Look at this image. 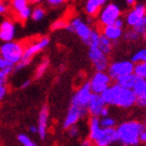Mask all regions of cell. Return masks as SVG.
<instances>
[{
  "mask_svg": "<svg viewBox=\"0 0 146 146\" xmlns=\"http://www.w3.org/2000/svg\"><path fill=\"white\" fill-rule=\"evenodd\" d=\"M92 141L89 139V138H87V139H85V140H82V146H91L92 145Z\"/></svg>",
  "mask_w": 146,
  "mask_h": 146,
  "instance_id": "40",
  "label": "cell"
},
{
  "mask_svg": "<svg viewBox=\"0 0 146 146\" xmlns=\"http://www.w3.org/2000/svg\"><path fill=\"white\" fill-rule=\"evenodd\" d=\"M100 95L108 106L121 109H129L134 107L137 101V95L133 91V89L122 87L118 82L111 85Z\"/></svg>",
  "mask_w": 146,
  "mask_h": 146,
  "instance_id": "1",
  "label": "cell"
},
{
  "mask_svg": "<svg viewBox=\"0 0 146 146\" xmlns=\"http://www.w3.org/2000/svg\"><path fill=\"white\" fill-rule=\"evenodd\" d=\"M133 28H134L135 31H137L140 36H143L146 33V16H144L143 18L141 19L140 21L138 22Z\"/></svg>",
  "mask_w": 146,
  "mask_h": 146,
  "instance_id": "29",
  "label": "cell"
},
{
  "mask_svg": "<svg viewBox=\"0 0 146 146\" xmlns=\"http://www.w3.org/2000/svg\"><path fill=\"white\" fill-rule=\"evenodd\" d=\"M89 47V58L93 64V67L96 71H106L109 67V56L107 53L101 51L97 44H90Z\"/></svg>",
  "mask_w": 146,
  "mask_h": 146,
  "instance_id": "8",
  "label": "cell"
},
{
  "mask_svg": "<svg viewBox=\"0 0 146 146\" xmlns=\"http://www.w3.org/2000/svg\"><path fill=\"white\" fill-rule=\"evenodd\" d=\"M27 0H12V6L17 17L21 21H26L31 16V9Z\"/></svg>",
  "mask_w": 146,
  "mask_h": 146,
  "instance_id": "14",
  "label": "cell"
},
{
  "mask_svg": "<svg viewBox=\"0 0 146 146\" xmlns=\"http://www.w3.org/2000/svg\"><path fill=\"white\" fill-rule=\"evenodd\" d=\"M146 61V49H140V50H138L134 55H133V58H131V62L135 63V64H137V63H141V62H144Z\"/></svg>",
  "mask_w": 146,
  "mask_h": 146,
  "instance_id": "28",
  "label": "cell"
},
{
  "mask_svg": "<svg viewBox=\"0 0 146 146\" xmlns=\"http://www.w3.org/2000/svg\"><path fill=\"white\" fill-rule=\"evenodd\" d=\"M100 34L106 36L112 42H116L120 38H122L123 31H122V28L116 26L115 24H111V25H106V26H101Z\"/></svg>",
  "mask_w": 146,
  "mask_h": 146,
  "instance_id": "18",
  "label": "cell"
},
{
  "mask_svg": "<svg viewBox=\"0 0 146 146\" xmlns=\"http://www.w3.org/2000/svg\"><path fill=\"white\" fill-rule=\"evenodd\" d=\"M134 73L137 76H139V77L146 78V61L135 64Z\"/></svg>",
  "mask_w": 146,
  "mask_h": 146,
  "instance_id": "25",
  "label": "cell"
},
{
  "mask_svg": "<svg viewBox=\"0 0 146 146\" xmlns=\"http://www.w3.org/2000/svg\"><path fill=\"white\" fill-rule=\"evenodd\" d=\"M100 125L102 127H115L116 126V120L111 116H106L101 117L100 119Z\"/></svg>",
  "mask_w": 146,
  "mask_h": 146,
  "instance_id": "30",
  "label": "cell"
},
{
  "mask_svg": "<svg viewBox=\"0 0 146 146\" xmlns=\"http://www.w3.org/2000/svg\"><path fill=\"white\" fill-rule=\"evenodd\" d=\"M46 15V12L45 9H43V7H40V6H38V7H36V9H34L33 11H31V18H33V20H35V21H40V20H42L44 17H45Z\"/></svg>",
  "mask_w": 146,
  "mask_h": 146,
  "instance_id": "27",
  "label": "cell"
},
{
  "mask_svg": "<svg viewBox=\"0 0 146 146\" xmlns=\"http://www.w3.org/2000/svg\"><path fill=\"white\" fill-rule=\"evenodd\" d=\"M14 64L7 62L1 56L0 58V80H5L6 77L14 70Z\"/></svg>",
  "mask_w": 146,
  "mask_h": 146,
  "instance_id": "20",
  "label": "cell"
},
{
  "mask_svg": "<svg viewBox=\"0 0 146 146\" xmlns=\"http://www.w3.org/2000/svg\"><path fill=\"white\" fill-rule=\"evenodd\" d=\"M140 143L146 145V128H144V131L140 135Z\"/></svg>",
  "mask_w": 146,
  "mask_h": 146,
  "instance_id": "37",
  "label": "cell"
},
{
  "mask_svg": "<svg viewBox=\"0 0 146 146\" xmlns=\"http://www.w3.org/2000/svg\"><path fill=\"white\" fill-rule=\"evenodd\" d=\"M0 49H1V46H0Z\"/></svg>",
  "mask_w": 146,
  "mask_h": 146,
  "instance_id": "48",
  "label": "cell"
},
{
  "mask_svg": "<svg viewBox=\"0 0 146 146\" xmlns=\"http://www.w3.org/2000/svg\"><path fill=\"white\" fill-rule=\"evenodd\" d=\"M29 131L33 134H38V126H31L29 127Z\"/></svg>",
  "mask_w": 146,
  "mask_h": 146,
  "instance_id": "43",
  "label": "cell"
},
{
  "mask_svg": "<svg viewBox=\"0 0 146 146\" xmlns=\"http://www.w3.org/2000/svg\"><path fill=\"white\" fill-rule=\"evenodd\" d=\"M68 25V21H66L65 19H58L55 20L51 25V31H58V29H63L66 28Z\"/></svg>",
  "mask_w": 146,
  "mask_h": 146,
  "instance_id": "31",
  "label": "cell"
},
{
  "mask_svg": "<svg viewBox=\"0 0 146 146\" xmlns=\"http://www.w3.org/2000/svg\"><path fill=\"white\" fill-rule=\"evenodd\" d=\"M135 63L131 61H119L114 62L109 65L108 67V73L111 76L112 80H117L119 77L123 75H127L131 73H134Z\"/></svg>",
  "mask_w": 146,
  "mask_h": 146,
  "instance_id": "10",
  "label": "cell"
},
{
  "mask_svg": "<svg viewBox=\"0 0 146 146\" xmlns=\"http://www.w3.org/2000/svg\"><path fill=\"white\" fill-rule=\"evenodd\" d=\"M136 104L138 107L146 109V95H142V96H137V101Z\"/></svg>",
  "mask_w": 146,
  "mask_h": 146,
  "instance_id": "35",
  "label": "cell"
},
{
  "mask_svg": "<svg viewBox=\"0 0 146 146\" xmlns=\"http://www.w3.org/2000/svg\"><path fill=\"white\" fill-rule=\"evenodd\" d=\"M7 87H6L5 80H0V100L6 95Z\"/></svg>",
  "mask_w": 146,
  "mask_h": 146,
  "instance_id": "34",
  "label": "cell"
},
{
  "mask_svg": "<svg viewBox=\"0 0 146 146\" xmlns=\"http://www.w3.org/2000/svg\"><path fill=\"white\" fill-rule=\"evenodd\" d=\"M24 45L20 42L9 41L5 42L0 49V55L7 62L16 65L21 60L23 52H24Z\"/></svg>",
  "mask_w": 146,
  "mask_h": 146,
  "instance_id": "5",
  "label": "cell"
},
{
  "mask_svg": "<svg viewBox=\"0 0 146 146\" xmlns=\"http://www.w3.org/2000/svg\"><path fill=\"white\" fill-rule=\"evenodd\" d=\"M48 119H49V109L47 106H43L40 111L39 120H38V134L41 140H44L47 135L48 128Z\"/></svg>",
  "mask_w": 146,
  "mask_h": 146,
  "instance_id": "16",
  "label": "cell"
},
{
  "mask_svg": "<svg viewBox=\"0 0 146 146\" xmlns=\"http://www.w3.org/2000/svg\"><path fill=\"white\" fill-rule=\"evenodd\" d=\"M67 129H68V134H69V137H70V138L75 139V138H78L79 137V134H80V129H79V127L76 124L71 125L70 127H68Z\"/></svg>",
  "mask_w": 146,
  "mask_h": 146,
  "instance_id": "33",
  "label": "cell"
},
{
  "mask_svg": "<svg viewBox=\"0 0 146 146\" xmlns=\"http://www.w3.org/2000/svg\"><path fill=\"white\" fill-rule=\"evenodd\" d=\"M87 114H88V110L87 109H84V108H80L78 106L70 104L67 115H66L64 122H63V127L65 129H67L68 127H70L71 125L77 124V122L82 118H84Z\"/></svg>",
  "mask_w": 146,
  "mask_h": 146,
  "instance_id": "12",
  "label": "cell"
},
{
  "mask_svg": "<svg viewBox=\"0 0 146 146\" xmlns=\"http://www.w3.org/2000/svg\"><path fill=\"white\" fill-rule=\"evenodd\" d=\"M108 106L104 102V98L101 97L100 94H92L91 99L88 104V114L90 116H94V117H99L100 118L101 111L104 110V108Z\"/></svg>",
  "mask_w": 146,
  "mask_h": 146,
  "instance_id": "15",
  "label": "cell"
},
{
  "mask_svg": "<svg viewBox=\"0 0 146 146\" xmlns=\"http://www.w3.org/2000/svg\"><path fill=\"white\" fill-rule=\"evenodd\" d=\"M123 36L125 41H127V42H136V41L139 40L140 35L138 34L137 31L131 27V29H128V31H126L125 33H123V36Z\"/></svg>",
  "mask_w": 146,
  "mask_h": 146,
  "instance_id": "26",
  "label": "cell"
},
{
  "mask_svg": "<svg viewBox=\"0 0 146 146\" xmlns=\"http://www.w3.org/2000/svg\"><path fill=\"white\" fill-rule=\"evenodd\" d=\"M48 66H49V60L48 58H44V60L39 64V66L36 67V72H35V78H36V79L41 78V77L45 74Z\"/></svg>",
  "mask_w": 146,
  "mask_h": 146,
  "instance_id": "24",
  "label": "cell"
},
{
  "mask_svg": "<svg viewBox=\"0 0 146 146\" xmlns=\"http://www.w3.org/2000/svg\"><path fill=\"white\" fill-rule=\"evenodd\" d=\"M144 16H146V5L144 3H136L125 16V23L129 27H134Z\"/></svg>",
  "mask_w": 146,
  "mask_h": 146,
  "instance_id": "13",
  "label": "cell"
},
{
  "mask_svg": "<svg viewBox=\"0 0 146 146\" xmlns=\"http://www.w3.org/2000/svg\"><path fill=\"white\" fill-rule=\"evenodd\" d=\"M113 46H114V43L110 39H108L106 36L100 34L99 40H98V47H99L101 51H104V53H107L109 55L111 53V51H112Z\"/></svg>",
  "mask_w": 146,
  "mask_h": 146,
  "instance_id": "22",
  "label": "cell"
},
{
  "mask_svg": "<svg viewBox=\"0 0 146 146\" xmlns=\"http://www.w3.org/2000/svg\"><path fill=\"white\" fill-rule=\"evenodd\" d=\"M98 22L101 26L114 24L118 18L121 17V9L118 4L114 2L106 3L104 7L98 13Z\"/></svg>",
  "mask_w": 146,
  "mask_h": 146,
  "instance_id": "7",
  "label": "cell"
},
{
  "mask_svg": "<svg viewBox=\"0 0 146 146\" xmlns=\"http://www.w3.org/2000/svg\"><path fill=\"white\" fill-rule=\"evenodd\" d=\"M29 84H31V80H26V82H23V85H22L21 87H22V88H26V87H27Z\"/></svg>",
  "mask_w": 146,
  "mask_h": 146,
  "instance_id": "45",
  "label": "cell"
},
{
  "mask_svg": "<svg viewBox=\"0 0 146 146\" xmlns=\"http://www.w3.org/2000/svg\"><path fill=\"white\" fill-rule=\"evenodd\" d=\"M89 84L94 94H101L112 85V78L106 71H96L89 80Z\"/></svg>",
  "mask_w": 146,
  "mask_h": 146,
  "instance_id": "9",
  "label": "cell"
},
{
  "mask_svg": "<svg viewBox=\"0 0 146 146\" xmlns=\"http://www.w3.org/2000/svg\"><path fill=\"white\" fill-rule=\"evenodd\" d=\"M16 35L15 24L11 20H4L0 24V40L3 42L13 41Z\"/></svg>",
  "mask_w": 146,
  "mask_h": 146,
  "instance_id": "17",
  "label": "cell"
},
{
  "mask_svg": "<svg viewBox=\"0 0 146 146\" xmlns=\"http://www.w3.org/2000/svg\"><path fill=\"white\" fill-rule=\"evenodd\" d=\"M139 76H137L135 73H131V74H127V75H123L121 77H119L116 82H118L119 85H121L122 87H125V88L128 89H133L135 82H137V79Z\"/></svg>",
  "mask_w": 146,
  "mask_h": 146,
  "instance_id": "21",
  "label": "cell"
},
{
  "mask_svg": "<svg viewBox=\"0 0 146 146\" xmlns=\"http://www.w3.org/2000/svg\"><path fill=\"white\" fill-rule=\"evenodd\" d=\"M124 23H125V21L123 20V19H122V18H118L115 21V23H114V24H115L116 26L120 27V28H123V26H124Z\"/></svg>",
  "mask_w": 146,
  "mask_h": 146,
  "instance_id": "38",
  "label": "cell"
},
{
  "mask_svg": "<svg viewBox=\"0 0 146 146\" xmlns=\"http://www.w3.org/2000/svg\"><path fill=\"white\" fill-rule=\"evenodd\" d=\"M143 38H144V39H145V40H146V33H145V34H144V35H143Z\"/></svg>",
  "mask_w": 146,
  "mask_h": 146,
  "instance_id": "47",
  "label": "cell"
},
{
  "mask_svg": "<svg viewBox=\"0 0 146 146\" xmlns=\"http://www.w3.org/2000/svg\"><path fill=\"white\" fill-rule=\"evenodd\" d=\"M66 28L70 33H75L86 45L89 44L90 40H91L92 33H93V28L87 22H85L80 18H73L72 20L68 22Z\"/></svg>",
  "mask_w": 146,
  "mask_h": 146,
  "instance_id": "6",
  "label": "cell"
},
{
  "mask_svg": "<svg viewBox=\"0 0 146 146\" xmlns=\"http://www.w3.org/2000/svg\"><path fill=\"white\" fill-rule=\"evenodd\" d=\"M125 3H126L128 6H134L135 4L137 3V0H125Z\"/></svg>",
  "mask_w": 146,
  "mask_h": 146,
  "instance_id": "42",
  "label": "cell"
},
{
  "mask_svg": "<svg viewBox=\"0 0 146 146\" xmlns=\"http://www.w3.org/2000/svg\"><path fill=\"white\" fill-rule=\"evenodd\" d=\"M143 124H144V127L146 128V115H145V117H144V121H143Z\"/></svg>",
  "mask_w": 146,
  "mask_h": 146,
  "instance_id": "46",
  "label": "cell"
},
{
  "mask_svg": "<svg viewBox=\"0 0 146 146\" xmlns=\"http://www.w3.org/2000/svg\"><path fill=\"white\" fill-rule=\"evenodd\" d=\"M144 124L137 120L124 121L116 128L118 141L124 146H137L140 144V135L144 131Z\"/></svg>",
  "mask_w": 146,
  "mask_h": 146,
  "instance_id": "3",
  "label": "cell"
},
{
  "mask_svg": "<svg viewBox=\"0 0 146 146\" xmlns=\"http://www.w3.org/2000/svg\"><path fill=\"white\" fill-rule=\"evenodd\" d=\"M67 0H46V2L48 3L50 6H53V7H56V6H60L62 4H64Z\"/></svg>",
  "mask_w": 146,
  "mask_h": 146,
  "instance_id": "36",
  "label": "cell"
},
{
  "mask_svg": "<svg viewBox=\"0 0 146 146\" xmlns=\"http://www.w3.org/2000/svg\"><path fill=\"white\" fill-rule=\"evenodd\" d=\"M49 43H50V39L48 36H43L36 42L31 43V45H28L27 47H25L21 60L19 61V63L16 64V67L14 69L18 71L26 67L27 65H29V63L31 62L35 55L36 53H39L40 51H42L43 49H45L49 45Z\"/></svg>",
  "mask_w": 146,
  "mask_h": 146,
  "instance_id": "4",
  "label": "cell"
},
{
  "mask_svg": "<svg viewBox=\"0 0 146 146\" xmlns=\"http://www.w3.org/2000/svg\"><path fill=\"white\" fill-rule=\"evenodd\" d=\"M92 94H93V92L91 90L89 82H82V85L79 86V88L77 89V91L75 92V94L73 95L71 104L88 110V104L91 99Z\"/></svg>",
  "mask_w": 146,
  "mask_h": 146,
  "instance_id": "11",
  "label": "cell"
},
{
  "mask_svg": "<svg viewBox=\"0 0 146 146\" xmlns=\"http://www.w3.org/2000/svg\"><path fill=\"white\" fill-rule=\"evenodd\" d=\"M6 12V5L0 0V14H4Z\"/></svg>",
  "mask_w": 146,
  "mask_h": 146,
  "instance_id": "41",
  "label": "cell"
},
{
  "mask_svg": "<svg viewBox=\"0 0 146 146\" xmlns=\"http://www.w3.org/2000/svg\"><path fill=\"white\" fill-rule=\"evenodd\" d=\"M108 0H87L85 4V11L89 17H96L100 9L107 3Z\"/></svg>",
  "mask_w": 146,
  "mask_h": 146,
  "instance_id": "19",
  "label": "cell"
},
{
  "mask_svg": "<svg viewBox=\"0 0 146 146\" xmlns=\"http://www.w3.org/2000/svg\"><path fill=\"white\" fill-rule=\"evenodd\" d=\"M88 138L96 146H109L118 142V135L115 127H102L99 117L91 116L89 119Z\"/></svg>",
  "mask_w": 146,
  "mask_h": 146,
  "instance_id": "2",
  "label": "cell"
},
{
  "mask_svg": "<svg viewBox=\"0 0 146 146\" xmlns=\"http://www.w3.org/2000/svg\"><path fill=\"white\" fill-rule=\"evenodd\" d=\"M133 91L136 93L137 96L146 95V78L138 77L137 82H135L134 87H133Z\"/></svg>",
  "mask_w": 146,
  "mask_h": 146,
  "instance_id": "23",
  "label": "cell"
},
{
  "mask_svg": "<svg viewBox=\"0 0 146 146\" xmlns=\"http://www.w3.org/2000/svg\"><path fill=\"white\" fill-rule=\"evenodd\" d=\"M18 141L22 144V145H24V146H35L36 145V143H34V141L31 140L28 136H26V135H24V134L19 135Z\"/></svg>",
  "mask_w": 146,
  "mask_h": 146,
  "instance_id": "32",
  "label": "cell"
},
{
  "mask_svg": "<svg viewBox=\"0 0 146 146\" xmlns=\"http://www.w3.org/2000/svg\"><path fill=\"white\" fill-rule=\"evenodd\" d=\"M28 2L31 3V4H38V3H40L42 0H27Z\"/></svg>",
  "mask_w": 146,
  "mask_h": 146,
  "instance_id": "44",
  "label": "cell"
},
{
  "mask_svg": "<svg viewBox=\"0 0 146 146\" xmlns=\"http://www.w3.org/2000/svg\"><path fill=\"white\" fill-rule=\"evenodd\" d=\"M110 114V109L108 106H106V107L104 108V110L101 111V114H100V118L101 117H106V116H109Z\"/></svg>",
  "mask_w": 146,
  "mask_h": 146,
  "instance_id": "39",
  "label": "cell"
}]
</instances>
